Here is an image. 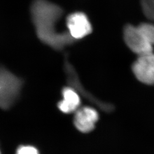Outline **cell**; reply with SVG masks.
Listing matches in <instances>:
<instances>
[{
    "mask_svg": "<svg viewBox=\"0 0 154 154\" xmlns=\"http://www.w3.org/2000/svg\"><path fill=\"white\" fill-rule=\"evenodd\" d=\"M31 15L39 39L55 50H62L76 42L69 32H59L56 25L63 14L60 6L48 0H34Z\"/></svg>",
    "mask_w": 154,
    "mask_h": 154,
    "instance_id": "6da1fadb",
    "label": "cell"
},
{
    "mask_svg": "<svg viewBox=\"0 0 154 154\" xmlns=\"http://www.w3.org/2000/svg\"><path fill=\"white\" fill-rule=\"evenodd\" d=\"M23 84L21 78L0 66V109L8 110L13 106L20 97Z\"/></svg>",
    "mask_w": 154,
    "mask_h": 154,
    "instance_id": "7a4b0ae2",
    "label": "cell"
},
{
    "mask_svg": "<svg viewBox=\"0 0 154 154\" xmlns=\"http://www.w3.org/2000/svg\"><path fill=\"white\" fill-rule=\"evenodd\" d=\"M66 56L64 67L67 77L68 86L74 88L81 97H82L83 98L88 100L94 105L97 106L101 110L106 112H110L111 111L113 110L114 107L112 105L109 103L100 100L85 88L83 86L82 83L81 82L76 70L70 63V62L68 61L67 55Z\"/></svg>",
    "mask_w": 154,
    "mask_h": 154,
    "instance_id": "3957f363",
    "label": "cell"
},
{
    "mask_svg": "<svg viewBox=\"0 0 154 154\" xmlns=\"http://www.w3.org/2000/svg\"><path fill=\"white\" fill-rule=\"evenodd\" d=\"M123 37L127 47L138 56L153 52V46L144 37L138 26L130 24L126 25Z\"/></svg>",
    "mask_w": 154,
    "mask_h": 154,
    "instance_id": "277c9868",
    "label": "cell"
},
{
    "mask_svg": "<svg viewBox=\"0 0 154 154\" xmlns=\"http://www.w3.org/2000/svg\"><path fill=\"white\" fill-rule=\"evenodd\" d=\"M66 26L67 32L76 41L86 37L93 30L88 17L82 12H74L69 15L66 18Z\"/></svg>",
    "mask_w": 154,
    "mask_h": 154,
    "instance_id": "5b68a950",
    "label": "cell"
},
{
    "mask_svg": "<svg viewBox=\"0 0 154 154\" xmlns=\"http://www.w3.org/2000/svg\"><path fill=\"white\" fill-rule=\"evenodd\" d=\"M134 75L138 81L148 85H154V54L139 55L132 66Z\"/></svg>",
    "mask_w": 154,
    "mask_h": 154,
    "instance_id": "8992f818",
    "label": "cell"
},
{
    "mask_svg": "<svg viewBox=\"0 0 154 154\" xmlns=\"http://www.w3.org/2000/svg\"><path fill=\"white\" fill-rule=\"evenodd\" d=\"M98 119L99 114L97 110L91 107L85 106L79 107L75 112L74 123L79 131L86 133L93 130Z\"/></svg>",
    "mask_w": 154,
    "mask_h": 154,
    "instance_id": "52a82bcc",
    "label": "cell"
},
{
    "mask_svg": "<svg viewBox=\"0 0 154 154\" xmlns=\"http://www.w3.org/2000/svg\"><path fill=\"white\" fill-rule=\"evenodd\" d=\"M62 99L58 103V108L65 114L75 112L81 104V96L74 88L68 86L62 88Z\"/></svg>",
    "mask_w": 154,
    "mask_h": 154,
    "instance_id": "ba28073f",
    "label": "cell"
},
{
    "mask_svg": "<svg viewBox=\"0 0 154 154\" xmlns=\"http://www.w3.org/2000/svg\"><path fill=\"white\" fill-rule=\"evenodd\" d=\"M138 28L148 42L154 46V25L149 23H142Z\"/></svg>",
    "mask_w": 154,
    "mask_h": 154,
    "instance_id": "9c48e42d",
    "label": "cell"
},
{
    "mask_svg": "<svg viewBox=\"0 0 154 154\" xmlns=\"http://www.w3.org/2000/svg\"><path fill=\"white\" fill-rule=\"evenodd\" d=\"M140 2L144 16L154 21V0H140Z\"/></svg>",
    "mask_w": 154,
    "mask_h": 154,
    "instance_id": "30bf717a",
    "label": "cell"
},
{
    "mask_svg": "<svg viewBox=\"0 0 154 154\" xmlns=\"http://www.w3.org/2000/svg\"><path fill=\"white\" fill-rule=\"evenodd\" d=\"M16 154H39L38 149L32 146H21L16 151Z\"/></svg>",
    "mask_w": 154,
    "mask_h": 154,
    "instance_id": "8fae6325",
    "label": "cell"
},
{
    "mask_svg": "<svg viewBox=\"0 0 154 154\" xmlns=\"http://www.w3.org/2000/svg\"><path fill=\"white\" fill-rule=\"evenodd\" d=\"M0 154H1V151H0Z\"/></svg>",
    "mask_w": 154,
    "mask_h": 154,
    "instance_id": "7c38bea8",
    "label": "cell"
}]
</instances>
